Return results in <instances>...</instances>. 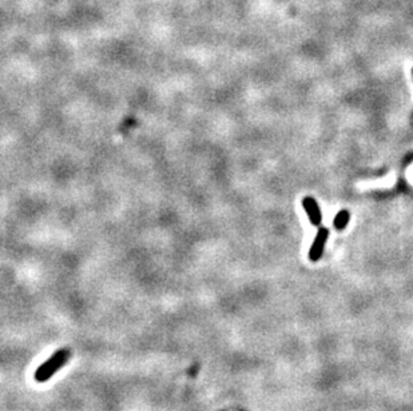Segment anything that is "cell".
Segmentation results:
<instances>
[{"mask_svg": "<svg viewBox=\"0 0 413 411\" xmlns=\"http://www.w3.org/2000/svg\"><path fill=\"white\" fill-rule=\"evenodd\" d=\"M328 235H329L328 230L320 229V231L317 233V236H316V239H314L313 246H312V248H310V252H309V255H310V259L317 260L318 258L322 255V251H324V246H325V242H326V239H328Z\"/></svg>", "mask_w": 413, "mask_h": 411, "instance_id": "obj_1", "label": "cell"}, {"mask_svg": "<svg viewBox=\"0 0 413 411\" xmlns=\"http://www.w3.org/2000/svg\"><path fill=\"white\" fill-rule=\"evenodd\" d=\"M302 206H304L305 211L308 214L309 219L310 222L313 223L314 226H318L321 223L322 215H321V210L318 207L317 202L312 198H305L304 202H302Z\"/></svg>", "mask_w": 413, "mask_h": 411, "instance_id": "obj_2", "label": "cell"}, {"mask_svg": "<svg viewBox=\"0 0 413 411\" xmlns=\"http://www.w3.org/2000/svg\"><path fill=\"white\" fill-rule=\"evenodd\" d=\"M63 362H65V356H63L61 352V354H58L54 359L47 362L43 367L40 368L39 371H38V379H46L47 377H50V374L55 371Z\"/></svg>", "mask_w": 413, "mask_h": 411, "instance_id": "obj_3", "label": "cell"}, {"mask_svg": "<svg viewBox=\"0 0 413 411\" xmlns=\"http://www.w3.org/2000/svg\"><path fill=\"white\" fill-rule=\"evenodd\" d=\"M349 222V212L348 211H340L335 218V226L337 230L345 229V226L348 225Z\"/></svg>", "mask_w": 413, "mask_h": 411, "instance_id": "obj_4", "label": "cell"}]
</instances>
